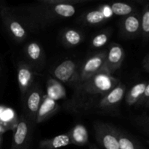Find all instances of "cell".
<instances>
[{
	"label": "cell",
	"instance_id": "obj_23",
	"mask_svg": "<svg viewBox=\"0 0 149 149\" xmlns=\"http://www.w3.org/2000/svg\"><path fill=\"white\" fill-rule=\"evenodd\" d=\"M141 34L144 39H149V2L146 4L141 14Z\"/></svg>",
	"mask_w": 149,
	"mask_h": 149
},
{
	"label": "cell",
	"instance_id": "obj_28",
	"mask_svg": "<svg viewBox=\"0 0 149 149\" xmlns=\"http://www.w3.org/2000/svg\"><path fill=\"white\" fill-rule=\"evenodd\" d=\"M135 1H138V2L141 3V2H146V4H147V3L149 2V0H135Z\"/></svg>",
	"mask_w": 149,
	"mask_h": 149
},
{
	"label": "cell",
	"instance_id": "obj_27",
	"mask_svg": "<svg viewBox=\"0 0 149 149\" xmlns=\"http://www.w3.org/2000/svg\"><path fill=\"white\" fill-rule=\"evenodd\" d=\"M143 66L146 71L149 72V54L144 58L143 61Z\"/></svg>",
	"mask_w": 149,
	"mask_h": 149
},
{
	"label": "cell",
	"instance_id": "obj_20",
	"mask_svg": "<svg viewBox=\"0 0 149 149\" xmlns=\"http://www.w3.org/2000/svg\"><path fill=\"white\" fill-rule=\"evenodd\" d=\"M109 7L113 15L121 17H124L137 12L136 8L132 4L124 1H114L109 4Z\"/></svg>",
	"mask_w": 149,
	"mask_h": 149
},
{
	"label": "cell",
	"instance_id": "obj_3",
	"mask_svg": "<svg viewBox=\"0 0 149 149\" xmlns=\"http://www.w3.org/2000/svg\"><path fill=\"white\" fill-rule=\"evenodd\" d=\"M0 15L3 25L10 37L17 43L24 42L28 36V31L15 10L10 7H2Z\"/></svg>",
	"mask_w": 149,
	"mask_h": 149
},
{
	"label": "cell",
	"instance_id": "obj_14",
	"mask_svg": "<svg viewBox=\"0 0 149 149\" xmlns=\"http://www.w3.org/2000/svg\"><path fill=\"white\" fill-rule=\"evenodd\" d=\"M109 5L106 8L99 7L83 13L79 17V22L86 26H97L107 21L113 15Z\"/></svg>",
	"mask_w": 149,
	"mask_h": 149
},
{
	"label": "cell",
	"instance_id": "obj_25",
	"mask_svg": "<svg viewBox=\"0 0 149 149\" xmlns=\"http://www.w3.org/2000/svg\"><path fill=\"white\" fill-rule=\"evenodd\" d=\"M42 3H49V4H74L81 2V0H39Z\"/></svg>",
	"mask_w": 149,
	"mask_h": 149
},
{
	"label": "cell",
	"instance_id": "obj_18",
	"mask_svg": "<svg viewBox=\"0 0 149 149\" xmlns=\"http://www.w3.org/2000/svg\"><path fill=\"white\" fill-rule=\"evenodd\" d=\"M69 145H71V143L67 133L57 135L49 139L42 140L39 142V147L40 149H58Z\"/></svg>",
	"mask_w": 149,
	"mask_h": 149
},
{
	"label": "cell",
	"instance_id": "obj_32",
	"mask_svg": "<svg viewBox=\"0 0 149 149\" xmlns=\"http://www.w3.org/2000/svg\"><path fill=\"white\" fill-rule=\"evenodd\" d=\"M90 149H95V148L94 146H91V147H90Z\"/></svg>",
	"mask_w": 149,
	"mask_h": 149
},
{
	"label": "cell",
	"instance_id": "obj_7",
	"mask_svg": "<svg viewBox=\"0 0 149 149\" xmlns=\"http://www.w3.org/2000/svg\"><path fill=\"white\" fill-rule=\"evenodd\" d=\"M43 92L39 84H33L22 98L23 108V113L29 120L36 124V117L42 99Z\"/></svg>",
	"mask_w": 149,
	"mask_h": 149
},
{
	"label": "cell",
	"instance_id": "obj_5",
	"mask_svg": "<svg viewBox=\"0 0 149 149\" xmlns=\"http://www.w3.org/2000/svg\"><path fill=\"white\" fill-rule=\"evenodd\" d=\"M95 136L103 149H119L118 129L108 123L95 122L93 124Z\"/></svg>",
	"mask_w": 149,
	"mask_h": 149
},
{
	"label": "cell",
	"instance_id": "obj_9",
	"mask_svg": "<svg viewBox=\"0 0 149 149\" xmlns=\"http://www.w3.org/2000/svg\"><path fill=\"white\" fill-rule=\"evenodd\" d=\"M126 93V87L122 82L105 95L95 106V109L101 111L115 109L122 101Z\"/></svg>",
	"mask_w": 149,
	"mask_h": 149
},
{
	"label": "cell",
	"instance_id": "obj_31",
	"mask_svg": "<svg viewBox=\"0 0 149 149\" xmlns=\"http://www.w3.org/2000/svg\"><path fill=\"white\" fill-rule=\"evenodd\" d=\"M91 1V0H81V2H84V1Z\"/></svg>",
	"mask_w": 149,
	"mask_h": 149
},
{
	"label": "cell",
	"instance_id": "obj_13",
	"mask_svg": "<svg viewBox=\"0 0 149 149\" xmlns=\"http://www.w3.org/2000/svg\"><path fill=\"white\" fill-rule=\"evenodd\" d=\"M24 53L35 71H42L45 65V54L42 45L36 42H30L25 46Z\"/></svg>",
	"mask_w": 149,
	"mask_h": 149
},
{
	"label": "cell",
	"instance_id": "obj_11",
	"mask_svg": "<svg viewBox=\"0 0 149 149\" xmlns=\"http://www.w3.org/2000/svg\"><path fill=\"white\" fill-rule=\"evenodd\" d=\"M121 36L126 39H131L141 34V14L135 12L122 17L120 22Z\"/></svg>",
	"mask_w": 149,
	"mask_h": 149
},
{
	"label": "cell",
	"instance_id": "obj_15",
	"mask_svg": "<svg viewBox=\"0 0 149 149\" xmlns=\"http://www.w3.org/2000/svg\"><path fill=\"white\" fill-rule=\"evenodd\" d=\"M59 109V105L56 100L48 95L43 97L42 103L38 110L36 117V124L42 123L53 116Z\"/></svg>",
	"mask_w": 149,
	"mask_h": 149
},
{
	"label": "cell",
	"instance_id": "obj_24",
	"mask_svg": "<svg viewBox=\"0 0 149 149\" xmlns=\"http://www.w3.org/2000/svg\"><path fill=\"white\" fill-rule=\"evenodd\" d=\"M135 122L139 127L149 132V116H140L135 118Z\"/></svg>",
	"mask_w": 149,
	"mask_h": 149
},
{
	"label": "cell",
	"instance_id": "obj_22",
	"mask_svg": "<svg viewBox=\"0 0 149 149\" xmlns=\"http://www.w3.org/2000/svg\"><path fill=\"white\" fill-rule=\"evenodd\" d=\"M118 142H119V149H141L129 135L119 129H118Z\"/></svg>",
	"mask_w": 149,
	"mask_h": 149
},
{
	"label": "cell",
	"instance_id": "obj_6",
	"mask_svg": "<svg viewBox=\"0 0 149 149\" xmlns=\"http://www.w3.org/2000/svg\"><path fill=\"white\" fill-rule=\"evenodd\" d=\"M106 55L107 50H103L87 58L79 67L78 81L77 84L89 79L102 71H105Z\"/></svg>",
	"mask_w": 149,
	"mask_h": 149
},
{
	"label": "cell",
	"instance_id": "obj_30",
	"mask_svg": "<svg viewBox=\"0 0 149 149\" xmlns=\"http://www.w3.org/2000/svg\"><path fill=\"white\" fill-rule=\"evenodd\" d=\"M143 106H145V107H147V108H149V101L147 102V103H146Z\"/></svg>",
	"mask_w": 149,
	"mask_h": 149
},
{
	"label": "cell",
	"instance_id": "obj_26",
	"mask_svg": "<svg viewBox=\"0 0 149 149\" xmlns=\"http://www.w3.org/2000/svg\"><path fill=\"white\" fill-rule=\"evenodd\" d=\"M148 101H149V83H147L143 95L142 97H141V100H140V101L138 102L137 105H138V106H144Z\"/></svg>",
	"mask_w": 149,
	"mask_h": 149
},
{
	"label": "cell",
	"instance_id": "obj_17",
	"mask_svg": "<svg viewBox=\"0 0 149 149\" xmlns=\"http://www.w3.org/2000/svg\"><path fill=\"white\" fill-rule=\"evenodd\" d=\"M62 43L67 47L78 46L84 40V34L75 29H66L60 35Z\"/></svg>",
	"mask_w": 149,
	"mask_h": 149
},
{
	"label": "cell",
	"instance_id": "obj_2",
	"mask_svg": "<svg viewBox=\"0 0 149 149\" xmlns=\"http://www.w3.org/2000/svg\"><path fill=\"white\" fill-rule=\"evenodd\" d=\"M16 11V10H15ZM77 9L74 4L42 3L16 11L26 26L43 29L55 22L74 15Z\"/></svg>",
	"mask_w": 149,
	"mask_h": 149
},
{
	"label": "cell",
	"instance_id": "obj_1",
	"mask_svg": "<svg viewBox=\"0 0 149 149\" xmlns=\"http://www.w3.org/2000/svg\"><path fill=\"white\" fill-rule=\"evenodd\" d=\"M120 80L102 71L75 86L74 95L66 104L68 110L74 113L95 108L97 102L120 83Z\"/></svg>",
	"mask_w": 149,
	"mask_h": 149
},
{
	"label": "cell",
	"instance_id": "obj_29",
	"mask_svg": "<svg viewBox=\"0 0 149 149\" xmlns=\"http://www.w3.org/2000/svg\"><path fill=\"white\" fill-rule=\"evenodd\" d=\"M1 141H2V136H1V134H0V147L1 145Z\"/></svg>",
	"mask_w": 149,
	"mask_h": 149
},
{
	"label": "cell",
	"instance_id": "obj_4",
	"mask_svg": "<svg viewBox=\"0 0 149 149\" xmlns=\"http://www.w3.org/2000/svg\"><path fill=\"white\" fill-rule=\"evenodd\" d=\"M34 122L22 114L13 133L11 149H30Z\"/></svg>",
	"mask_w": 149,
	"mask_h": 149
},
{
	"label": "cell",
	"instance_id": "obj_21",
	"mask_svg": "<svg viewBox=\"0 0 149 149\" xmlns=\"http://www.w3.org/2000/svg\"><path fill=\"white\" fill-rule=\"evenodd\" d=\"M111 35V30L109 29L99 32L92 39L90 46L95 49L103 47L108 43Z\"/></svg>",
	"mask_w": 149,
	"mask_h": 149
},
{
	"label": "cell",
	"instance_id": "obj_10",
	"mask_svg": "<svg viewBox=\"0 0 149 149\" xmlns=\"http://www.w3.org/2000/svg\"><path fill=\"white\" fill-rule=\"evenodd\" d=\"M125 52L122 46L117 43H112L107 50L105 63V71L113 75L122 66L125 60Z\"/></svg>",
	"mask_w": 149,
	"mask_h": 149
},
{
	"label": "cell",
	"instance_id": "obj_8",
	"mask_svg": "<svg viewBox=\"0 0 149 149\" xmlns=\"http://www.w3.org/2000/svg\"><path fill=\"white\" fill-rule=\"evenodd\" d=\"M79 67L76 61L65 60L54 68L53 77L61 82L76 85L78 81Z\"/></svg>",
	"mask_w": 149,
	"mask_h": 149
},
{
	"label": "cell",
	"instance_id": "obj_19",
	"mask_svg": "<svg viewBox=\"0 0 149 149\" xmlns=\"http://www.w3.org/2000/svg\"><path fill=\"white\" fill-rule=\"evenodd\" d=\"M147 85L146 82H140L135 84L127 92L125 96V103L127 106H132L137 105L140 101L141 98L143 95L146 87Z\"/></svg>",
	"mask_w": 149,
	"mask_h": 149
},
{
	"label": "cell",
	"instance_id": "obj_12",
	"mask_svg": "<svg viewBox=\"0 0 149 149\" xmlns=\"http://www.w3.org/2000/svg\"><path fill=\"white\" fill-rule=\"evenodd\" d=\"M35 74V70L30 64L24 61L19 63L17 69V79L22 98L33 86Z\"/></svg>",
	"mask_w": 149,
	"mask_h": 149
},
{
	"label": "cell",
	"instance_id": "obj_16",
	"mask_svg": "<svg viewBox=\"0 0 149 149\" xmlns=\"http://www.w3.org/2000/svg\"><path fill=\"white\" fill-rule=\"evenodd\" d=\"M68 135L70 138L71 143L78 146H84L89 142V134L87 128L81 124L76 125Z\"/></svg>",
	"mask_w": 149,
	"mask_h": 149
}]
</instances>
